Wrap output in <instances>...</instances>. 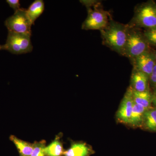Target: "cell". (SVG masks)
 Segmentation results:
<instances>
[{
	"label": "cell",
	"instance_id": "6da1fadb",
	"mask_svg": "<svg viewBox=\"0 0 156 156\" xmlns=\"http://www.w3.org/2000/svg\"><path fill=\"white\" fill-rule=\"evenodd\" d=\"M128 27L111 20L105 28L100 30L102 43L111 50L123 56Z\"/></svg>",
	"mask_w": 156,
	"mask_h": 156
},
{
	"label": "cell",
	"instance_id": "7a4b0ae2",
	"mask_svg": "<svg viewBox=\"0 0 156 156\" xmlns=\"http://www.w3.org/2000/svg\"><path fill=\"white\" fill-rule=\"evenodd\" d=\"M127 25L140 29L156 27V2L148 1L136 5L134 16Z\"/></svg>",
	"mask_w": 156,
	"mask_h": 156
},
{
	"label": "cell",
	"instance_id": "3957f363",
	"mask_svg": "<svg viewBox=\"0 0 156 156\" xmlns=\"http://www.w3.org/2000/svg\"><path fill=\"white\" fill-rule=\"evenodd\" d=\"M127 40L123 56L132 61L143 53L150 50V45L140 29L128 25Z\"/></svg>",
	"mask_w": 156,
	"mask_h": 156
},
{
	"label": "cell",
	"instance_id": "277c9868",
	"mask_svg": "<svg viewBox=\"0 0 156 156\" xmlns=\"http://www.w3.org/2000/svg\"><path fill=\"white\" fill-rule=\"evenodd\" d=\"M93 8L87 9L88 16L82 24V29L84 30H102L111 20L110 14L101 8V4Z\"/></svg>",
	"mask_w": 156,
	"mask_h": 156
},
{
	"label": "cell",
	"instance_id": "5b68a950",
	"mask_svg": "<svg viewBox=\"0 0 156 156\" xmlns=\"http://www.w3.org/2000/svg\"><path fill=\"white\" fill-rule=\"evenodd\" d=\"M31 36L9 31L6 44L3 45L4 50L17 55L30 53L33 49Z\"/></svg>",
	"mask_w": 156,
	"mask_h": 156
},
{
	"label": "cell",
	"instance_id": "8992f818",
	"mask_svg": "<svg viewBox=\"0 0 156 156\" xmlns=\"http://www.w3.org/2000/svg\"><path fill=\"white\" fill-rule=\"evenodd\" d=\"M5 25L9 31L31 35V26L33 25L27 14V9H20L6 20Z\"/></svg>",
	"mask_w": 156,
	"mask_h": 156
},
{
	"label": "cell",
	"instance_id": "52a82bcc",
	"mask_svg": "<svg viewBox=\"0 0 156 156\" xmlns=\"http://www.w3.org/2000/svg\"><path fill=\"white\" fill-rule=\"evenodd\" d=\"M134 103L132 89L130 87L124 95L117 112V117L119 121L124 124H129Z\"/></svg>",
	"mask_w": 156,
	"mask_h": 156
},
{
	"label": "cell",
	"instance_id": "ba28073f",
	"mask_svg": "<svg viewBox=\"0 0 156 156\" xmlns=\"http://www.w3.org/2000/svg\"><path fill=\"white\" fill-rule=\"evenodd\" d=\"M134 68L144 73L149 76L156 64L154 52L146 51L132 60Z\"/></svg>",
	"mask_w": 156,
	"mask_h": 156
},
{
	"label": "cell",
	"instance_id": "9c48e42d",
	"mask_svg": "<svg viewBox=\"0 0 156 156\" xmlns=\"http://www.w3.org/2000/svg\"><path fill=\"white\" fill-rule=\"evenodd\" d=\"M131 82L130 87L134 91L142 92L149 89V76L135 69L132 70Z\"/></svg>",
	"mask_w": 156,
	"mask_h": 156
},
{
	"label": "cell",
	"instance_id": "30bf717a",
	"mask_svg": "<svg viewBox=\"0 0 156 156\" xmlns=\"http://www.w3.org/2000/svg\"><path fill=\"white\" fill-rule=\"evenodd\" d=\"M132 95L134 103L146 108H151V104L152 103V95L149 89L142 92H137L132 89Z\"/></svg>",
	"mask_w": 156,
	"mask_h": 156
},
{
	"label": "cell",
	"instance_id": "8fae6325",
	"mask_svg": "<svg viewBox=\"0 0 156 156\" xmlns=\"http://www.w3.org/2000/svg\"><path fill=\"white\" fill-rule=\"evenodd\" d=\"M10 139L16 147L20 156H31L33 151L34 144H30L11 135Z\"/></svg>",
	"mask_w": 156,
	"mask_h": 156
},
{
	"label": "cell",
	"instance_id": "7c38bea8",
	"mask_svg": "<svg viewBox=\"0 0 156 156\" xmlns=\"http://www.w3.org/2000/svg\"><path fill=\"white\" fill-rule=\"evenodd\" d=\"M90 148L83 143L74 144L68 150L64 151V156H88L91 154Z\"/></svg>",
	"mask_w": 156,
	"mask_h": 156
},
{
	"label": "cell",
	"instance_id": "4fadbf2b",
	"mask_svg": "<svg viewBox=\"0 0 156 156\" xmlns=\"http://www.w3.org/2000/svg\"><path fill=\"white\" fill-rule=\"evenodd\" d=\"M147 109L134 102L129 125L134 127L142 125L144 114Z\"/></svg>",
	"mask_w": 156,
	"mask_h": 156
},
{
	"label": "cell",
	"instance_id": "5bb4252c",
	"mask_svg": "<svg viewBox=\"0 0 156 156\" xmlns=\"http://www.w3.org/2000/svg\"><path fill=\"white\" fill-rule=\"evenodd\" d=\"M44 10V3L42 0H36L27 9V14L33 24Z\"/></svg>",
	"mask_w": 156,
	"mask_h": 156
},
{
	"label": "cell",
	"instance_id": "9a60e30c",
	"mask_svg": "<svg viewBox=\"0 0 156 156\" xmlns=\"http://www.w3.org/2000/svg\"><path fill=\"white\" fill-rule=\"evenodd\" d=\"M142 125L149 131L156 132V108H150L146 111Z\"/></svg>",
	"mask_w": 156,
	"mask_h": 156
},
{
	"label": "cell",
	"instance_id": "2e32d148",
	"mask_svg": "<svg viewBox=\"0 0 156 156\" xmlns=\"http://www.w3.org/2000/svg\"><path fill=\"white\" fill-rule=\"evenodd\" d=\"M44 151L47 156H61L63 155L64 151L59 136L56 137L50 145L45 147Z\"/></svg>",
	"mask_w": 156,
	"mask_h": 156
},
{
	"label": "cell",
	"instance_id": "e0dca14e",
	"mask_svg": "<svg viewBox=\"0 0 156 156\" xmlns=\"http://www.w3.org/2000/svg\"><path fill=\"white\" fill-rule=\"evenodd\" d=\"M143 33L150 46L156 47V27L146 29Z\"/></svg>",
	"mask_w": 156,
	"mask_h": 156
},
{
	"label": "cell",
	"instance_id": "ac0fdd59",
	"mask_svg": "<svg viewBox=\"0 0 156 156\" xmlns=\"http://www.w3.org/2000/svg\"><path fill=\"white\" fill-rule=\"evenodd\" d=\"M45 147V141L44 140L35 142L33 151L31 156H47L44 151Z\"/></svg>",
	"mask_w": 156,
	"mask_h": 156
},
{
	"label": "cell",
	"instance_id": "d6986e66",
	"mask_svg": "<svg viewBox=\"0 0 156 156\" xmlns=\"http://www.w3.org/2000/svg\"><path fill=\"white\" fill-rule=\"evenodd\" d=\"M80 2L83 5L86 6L87 9L93 8L101 4L100 1H97V0H86V1L84 0V1H80Z\"/></svg>",
	"mask_w": 156,
	"mask_h": 156
},
{
	"label": "cell",
	"instance_id": "ffe728a7",
	"mask_svg": "<svg viewBox=\"0 0 156 156\" xmlns=\"http://www.w3.org/2000/svg\"><path fill=\"white\" fill-rule=\"evenodd\" d=\"M6 2L11 8L14 9L15 12L20 9L19 0H7Z\"/></svg>",
	"mask_w": 156,
	"mask_h": 156
},
{
	"label": "cell",
	"instance_id": "44dd1931",
	"mask_svg": "<svg viewBox=\"0 0 156 156\" xmlns=\"http://www.w3.org/2000/svg\"><path fill=\"white\" fill-rule=\"evenodd\" d=\"M149 82L152 87L156 88V63L149 76Z\"/></svg>",
	"mask_w": 156,
	"mask_h": 156
},
{
	"label": "cell",
	"instance_id": "7402d4cb",
	"mask_svg": "<svg viewBox=\"0 0 156 156\" xmlns=\"http://www.w3.org/2000/svg\"><path fill=\"white\" fill-rule=\"evenodd\" d=\"M152 102L156 106V97H154L152 95Z\"/></svg>",
	"mask_w": 156,
	"mask_h": 156
},
{
	"label": "cell",
	"instance_id": "603a6c76",
	"mask_svg": "<svg viewBox=\"0 0 156 156\" xmlns=\"http://www.w3.org/2000/svg\"><path fill=\"white\" fill-rule=\"evenodd\" d=\"M153 96H154V97H156V88H155V89L153 95H152Z\"/></svg>",
	"mask_w": 156,
	"mask_h": 156
},
{
	"label": "cell",
	"instance_id": "cb8c5ba5",
	"mask_svg": "<svg viewBox=\"0 0 156 156\" xmlns=\"http://www.w3.org/2000/svg\"><path fill=\"white\" fill-rule=\"evenodd\" d=\"M4 50V47H3V45H0V50Z\"/></svg>",
	"mask_w": 156,
	"mask_h": 156
},
{
	"label": "cell",
	"instance_id": "d4e9b609",
	"mask_svg": "<svg viewBox=\"0 0 156 156\" xmlns=\"http://www.w3.org/2000/svg\"><path fill=\"white\" fill-rule=\"evenodd\" d=\"M154 55L155 60V62L156 63V51L154 52Z\"/></svg>",
	"mask_w": 156,
	"mask_h": 156
}]
</instances>
